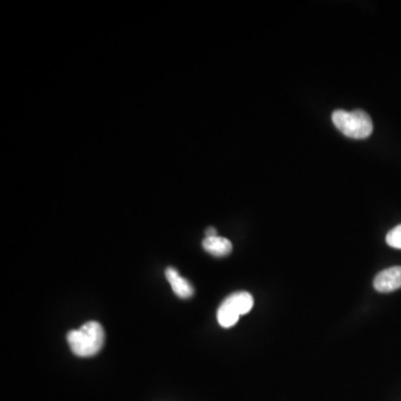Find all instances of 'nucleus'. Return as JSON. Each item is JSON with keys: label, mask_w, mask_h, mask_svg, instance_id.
I'll list each match as a JSON object with an SVG mask.
<instances>
[{"label": "nucleus", "mask_w": 401, "mask_h": 401, "mask_svg": "<svg viewBox=\"0 0 401 401\" xmlns=\"http://www.w3.org/2000/svg\"><path fill=\"white\" fill-rule=\"evenodd\" d=\"M165 276H167V280L171 284L174 293L177 294L179 298L189 299V298L193 296V294H194L193 286L187 281V278H182L175 269L167 268Z\"/></svg>", "instance_id": "5"}, {"label": "nucleus", "mask_w": 401, "mask_h": 401, "mask_svg": "<svg viewBox=\"0 0 401 401\" xmlns=\"http://www.w3.org/2000/svg\"><path fill=\"white\" fill-rule=\"evenodd\" d=\"M203 249L207 254L214 256H225L232 252V243L230 240L223 236H211L203 240Z\"/></svg>", "instance_id": "6"}, {"label": "nucleus", "mask_w": 401, "mask_h": 401, "mask_svg": "<svg viewBox=\"0 0 401 401\" xmlns=\"http://www.w3.org/2000/svg\"><path fill=\"white\" fill-rule=\"evenodd\" d=\"M67 341L75 355L92 357L98 355L104 345L105 333L98 322L90 321L68 333Z\"/></svg>", "instance_id": "1"}, {"label": "nucleus", "mask_w": 401, "mask_h": 401, "mask_svg": "<svg viewBox=\"0 0 401 401\" xmlns=\"http://www.w3.org/2000/svg\"><path fill=\"white\" fill-rule=\"evenodd\" d=\"M254 304V296L249 292H235L229 296L217 309V322L223 328L233 327L241 316L251 311Z\"/></svg>", "instance_id": "3"}, {"label": "nucleus", "mask_w": 401, "mask_h": 401, "mask_svg": "<svg viewBox=\"0 0 401 401\" xmlns=\"http://www.w3.org/2000/svg\"><path fill=\"white\" fill-rule=\"evenodd\" d=\"M373 286L378 292L388 293L401 288V266H392L377 274Z\"/></svg>", "instance_id": "4"}, {"label": "nucleus", "mask_w": 401, "mask_h": 401, "mask_svg": "<svg viewBox=\"0 0 401 401\" xmlns=\"http://www.w3.org/2000/svg\"><path fill=\"white\" fill-rule=\"evenodd\" d=\"M205 235H207V238H211V236H217V230H215L214 228H209L207 231H205Z\"/></svg>", "instance_id": "8"}, {"label": "nucleus", "mask_w": 401, "mask_h": 401, "mask_svg": "<svg viewBox=\"0 0 401 401\" xmlns=\"http://www.w3.org/2000/svg\"><path fill=\"white\" fill-rule=\"evenodd\" d=\"M333 122L335 127L348 137L365 140L373 134V120L363 110H355L353 112L335 110L333 113Z\"/></svg>", "instance_id": "2"}, {"label": "nucleus", "mask_w": 401, "mask_h": 401, "mask_svg": "<svg viewBox=\"0 0 401 401\" xmlns=\"http://www.w3.org/2000/svg\"><path fill=\"white\" fill-rule=\"evenodd\" d=\"M386 241L388 243V246H391V248L401 250V224L397 225L396 228L392 229L387 234Z\"/></svg>", "instance_id": "7"}]
</instances>
